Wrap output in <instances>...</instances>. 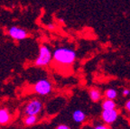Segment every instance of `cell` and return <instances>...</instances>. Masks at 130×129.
Returning a JSON list of instances; mask_svg holds the SVG:
<instances>
[{
    "label": "cell",
    "mask_w": 130,
    "mask_h": 129,
    "mask_svg": "<svg viewBox=\"0 0 130 129\" xmlns=\"http://www.w3.org/2000/svg\"><path fill=\"white\" fill-rule=\"evenodd\" d=\"M76 60L75 51L68 47H59L53 52V61L61 65H71Z\"/></svg>",
    "instance_id": "obj_1"
},
{
    "label": "cell",
    "mask_w": 130,
    "mask_h": 129,
    "mask_svg": "<svg viewBox=\"0 0 130 129\" xmlns=\"http://www.w3.org/2000/svg\"><path fill=\"white\" fill-rule=\"evenodd\" d=\"M53 60V53L47 45H41L39 48V54L35 61V66L46 67Z\"/></svg>",
    "instance_id": "obj_2"
},
{
    "label": "cell",
    "mask_w": 130,
    "mask_h": 129,
    "mask_svg": "<svg viewBox=\"0 0 130 129\" xmlns=\"http://www.w3.org/2000/svg\"><path fill=\"white\" fill-rule=\"evenodd\" d=\"M34 91L40 96H48L53 91L52 82L47 79H39L34 86Z\"/></svg>",
    "instance_id": "obj_3"
},
{
    "label": "cell",
    "mask_w": 130,
    "mask_h": 129,
    "mask_svg": "<svg viewBox=\"0 0 130 129\" xmlns=\"http://www.w3.org/2000/svg\"><path fill=\"white\" fill-rule=\"evenodd\" d=\"M43 107V105L40 99H34L27 102L24 111L25 116H38L41 113Z\"/></svg>",
    "instance_id": "obj_4"
},
{
    "label": "cell",
    "mask_w": 130,
    "mask_h": 129,
    "mask_svg": "<svg viewBox=\"0 0 130 129\" xmlns=\"http://www.w3.org/2000/svg\"><path fill=\"white\" fill-rule=\"evenodd\" d=\"M118 116H119V112L117 108L103 109L101 113V119L107 125H111L117 121Z\"/></svg>",
    "instance_id": "obj_5"
},
{
    "label": "cell",
    "mask_w": 130,
    "mask_h": 129,
    "mask_svg": "<svg viewBox=\"0 0 130 129\" xmlns=\"http://www.w3.org/2000/svg\"><path fill=\"white\" fill-rule=\"evenodd\" d=\"M8 35L15 41H22L27 38L28 34L24 28L19 26H11L8 29Z\"/></svg>",
    "instance_id": "obj_6"
},
{
    "label": "cell",
    "mask_w": 130,
    "mask_h": 129,
    "mask_svg": "<svg viewBox=\"0 0 130 129\" xmlns=\"http://www.w3.org/2000/svg\"><path fill=\"white\" fill-rule=\"evenodd\" d=\"M11 118H12V116L7 108H6V107L0 108V125H5L9 124V122L11 121Z\"/></svg>",
    "instance_id": "obj_7"
},
{
    "label": "cell",
    "mask_w": 130,
    "mask_h": 129,
    "mask_svg": "<svg viewBox=\"0 0 130 129\" xmlns=\"http://www.w3.org/2000/svg\"><path fill=\"white\" fill-rule=\"evenodd\" d=\"M72 119L77 124H81L86 120V115L82 110L77 109L72 113Z\"/></svg>",
    "instance_id": "obj_8"
},
{
    "label": "cell",
    "mask_w": 130,
    "mask_h": 129,
    "mask_svg": "<svg viewBox=\"0 0 130 129\" xmlns=\"http://www.w3.org/2000/svg\"><path fill=\"white\" fill-rule=\"evenodd\" d=\"M89 95L91 101L93 102H99L101 99V92L100 91V89H96V88H92L89 89Z\"/></svg>",
    "instance_id": "obj_9"
},
{
    "label": "cell",
    "mask_w": 130,
    "mask_h": 129,
    "mask_svg": "<svg viewBox=\"0 0 130 129\" xmlns=\"http://www.w3.org/2000/svg\"><path fill=\"white\" fill-rule=\"evenodd\" d=\"M38 122V116H25L24 118V124L26 126L34 125Z\"/></svg>",
    "instance_id": "obj_10"
},
{
    "label": "cell",
    "mask_w": 130,
    "mask_h": 129,
    "mask_svg": "<svg viewBox=\"0 0 130 129\" xmlns=\"http://www.w3.org/2000/svg\"><path fill=\"white\" fill-rule=\"evenodd\" d=\"M101 107H102V109H114L117 107V104H116V102L114 100H112V99H105L103 102H102Z\"/></svg>",
    "instance_id": "obj_11"
},
{
    "label": "cell",
    "mask_w": 130,
    "mask_h": 129,
    "mask_svg": "<svg viewBox=\"0 0 130 129\" xmlns=\"http://www.w3.org/2000/svg\"><path fill=\"white\" fill-rule=\"evenodd\" d=\"M104 96H105L106 99L115 100L118 97V91L114 89H108L104 92Z\"/></svg>",
    "instance_id": "obj_12"
},
{
    "label": "cell",
    "mask_w": 130,
    "mask_h": 129,
    "mask_svg": "<svg viewBox=\"0 0 130 129\" xmlns=\"http://www.w3.org/2000/svg\"><path fill=\"white\" fill-rule=\"evenodd\" d=\"M55 129H71V127L67 125H64V124H61V125H58Z\"/></svg>",
    "instance_id": "obj_13"
},
{
    "label": "cell",
    "mask_w": 130,
    "mask_h": 129,
    "mask_svg": "<svg viewBox=\"0 0 130 129\" xmlns=\"http://www.w3.org/2000/svg\"><path fill=\"white\" fill-rule=\"evenodd\" d=\"M94 129H109V127L108 126V125H99L97 126L94 127Z\"/></svg>",
    "instance_id": "obj_14"
},
{
    "label": "cell",
    "mask_w": 130,
    "mask_h": 129,
    "mask_svg": "<svg viewBox=\"0 0 130 129\" xmlns=\"http://www.w3.org/2000/svg\"><path fill=\"white\" fill-rule=\"evenodd\" d=\"M125 109L126 110V112L130 113V99H128L125 104Z\"/></svg>",
    "instance_id": "obj_15"
},
{
    "label": "cell",
    "mask_w": 130,
    "mask_h": 129,
    "mask_svg": "<svg viewBox=\"0 0 130 129\" xmlns=\"http://www.w3.org/2000/svg\"><path fill=\"white\" fill-rule=\"evenodd\" d=\"M122 94H123V96H124V97H126V96H128L130 94V89H123V91H122Z\"/></svg>",
    "instance_id": "obj_16"
},
{
    "label": "cell",
    "mask_w": 130,
    "mask_h": 129,
    "mask_svg": "<svg viewBox=\"0 0 130 129\" xmlns=\"http://www.w3.org/2000/svg\"><path fill=\"white\" fill-rule=\"evenodd\" d=\"M48 28L51 29V30H53V29H54V25H53V24H49Z\"/></svg>",
    "instance_id": "obj_17"
},
{
    "label": "cell",
    "mask_w": 130,
    "mask_h": 129,
    "mask_svg": "<svg viewBox=\"0 0 130 129\" xmlns=\"http://www.w3.org/2000/svg\"><path fill=\"white\" fill-rule=\"evenodd\" d=\"M129 123H130V121H129Z\"/></svg>",
    "instance_id": "obj_18"
}]
</instances>
